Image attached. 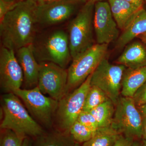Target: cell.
I'll return each mask as SVG.
<instances>
[{"label": "cell", "instance_id": "obj_10", "mask_svg": "<svg viewBox=\"0 0 146 146\" xmlns=\"http://www.w3.org/2000/svg\"><path fill=\"white\" fill-rule=\"evenodd\" d=\"M39 71L37 86L44 94L60 100L65 95L68 82V70L55 63H39Z\"/></svg>", "mask_w": 146, "mask_h": 146}, {"label": "cell", "instance_id": "obj_22", "mask_svg": "<svg viewBox=\"0 0 146 146\" xmlns=\"http://www.w3.org/2000/svg\"><path fill=\"white\" fill-rule=\"evenodd\" d=\"M109 100L102 90L97 86H91L86 95L83 110L89 112Z\"/></svg>", "mask_w": 146, "mask_h": 146}, {"label": "cell", "instance_id": "obj_28", "mask_svg": "<svg viewBox=\"0 0 146 146\" xmlns=\"http://www.w3.org/2000/svg\"><path fill=\"white\" fill-rule=\"evenodd\" d=\"M134 139L121 134L113 146H132Z\"/></svg>", "mask_w": 146, "mask_h": 146}, {"label": "cell", "instance_id": "obj_5", "mask_svg": "<svg viewBox=\"0 0 146 146\" xmlns=\"http://www.w3.org/2000/svg\"><path fill=\"white\" fill-rule=\"evenodd\" d=\"M108 45L96 44L72 59L68 70L65 95L81 85L106 58Z\"/></svg>", "mask_w": 146, "mask_h": 146}, {"label": "cell", "instance_id": "obj_4", "mask_svg": "<svg viewBox=\"0 0 146 146\" xmlns=\"http://www.w3.org/2000/svg\"><path fill=\"white\" fill-rule=\"evenodd\" d=\"M35 58L39 63L49 62L65 68L72 59L68 34L62 30H56L32 44Z\"/></svg>", "mask_w": 146, "mask_h": 146}, {"label": "cell", "instance_id": "obj_3", "mask_svg": "<svg viewBox=\"0 0 146 146\" xmlns=\"http://www.w3.org/2000/svg\"><path fill=\"white\" fill-rule=\"evenodd\" d=\"M96 2L85 3L68 26L69 46L72 59L94 45V18Z\"/></svg>", "mask_w": 146, "mask_h": 146}, {"label": "cell", "instance_id": "obj_39", "mask_svg": "<svg viewBox=\"0 0 146 146\" xmlns=\"http://www.w3.org/2000/svg\"><path fill=\"white\" fill-rule=\"evenodd\" d=\"M145 1L146 2V0H145Z\"/></svg>", "mask_w": 146, "mask_h": 146}, {"label": "cell", "instance_id": "obj_14", "mask_svg": "<svg viewBox=\"0 0 146 146\" xmlns=\"http://www.w3.org/2000/svg\"><path fill=\"white\" fill-rule=\"evenodd\" d=\"M16 53V57L23 73L25 89H32L37 86L39 64L35 56L32 44L22 47Z\"/></svg>", "mask_w": 146, "mask_h": 146}, {"label": "cell", "instance_id": "obj_20", "mask_svg": "<svg viewBox=\"0 0 146 146\" xmlns=\"http://www.w3.org/2000/svg\"><path fill=\"white\" fill-rule=\"evenodd\" d=\"M115 106L112 101L109 100L89 111L96 120L99 128L111 126Z\"/></svg>", "mask_w": 146, "mask_h": 146}, {"label": "cell", "instance_id": "obj_21", "mask_svg": "<svg viewBox=\"0 0 146 146\" xmlns=\"http://www.w3.org/2000/svg\"><path fill=\"white\" fill-rule=\"evenodd\" d=\"M61 131L44 133L36 137L35 146H75L68 136Z\"/></svg>", "mask_w": 146, "mask_h": 146}, {"label": "cell", "instance_id": "obj_37", "mask_svg": "<svg viewBox=\"0 0 146 146\" xmlns=\"http://www.w3.org/2000/svg\"><path fill=\"white\" fill-rule=\"evenodd\" d=\"M5 1H9L16 2H18L22 1V0H5Z\"/></svg>", "mask_w": 146, "mask_h": 146}, {"label": "cell", "instance_id": "obj_36", "mask_svg": "<svg viewBox=\"0 0 146 146\" xmlns=\"http://www.w3.org/2000/svg\"><path fill=\"white\" fill-rule=\"evenodd\" d=\"M84 1H85V2L86 3L87 1H94L96 2L97 1H103L104 0H84Z\"/></svg>", "mask_w": 146, "mask_h": 146}, {"label": "cell", "instance_id": "obj_25", "mask_svg": "<svg viewBox=\"0 0 146 146\" xmlns=\"http://www.w3.org/2000/svg\"><path fill=\"white\" fill-rule=\"evenodd\" d=\"M77 121L94 132H96L100 128L96 120L90 112L82 110L79 115Z\"/></svg>", "mask_w": 146, "mask_h": 146}, {"label": "cell", "instance_id": "obj_23", "mask_svg": "<svg viewBox=\"0 0 146 146\" xmlns=\"http://www.w3.org/2000/svg\"><path fill=\"white\" fill-rule=\"evenodd\" d=\"M96 132L76 120L71 126L69 134L78 143H82L90 140Z\"/></svg>", "mask_w": 146, "mask_h": 146}, {"label": "cell", "instance_id": "obj_33", "mask_svg": "<svg viewBox=\"0 0 146 146\" xmlns=\"http://www.w3.org/2000/svg\"><path fill=\"white\" fill-rule=\"evenodd\" d=\"M20 146H32L31 141L30 140L29 137L25 138L22 144Z\"/></svg>", "mask_w": 146, "mask_h": 146}, {"label": "cell", "instance_id": "obj_1", "mask_svg": "<svg viewBox=\"0 0 146 146\" xmlns=\"http://www.w3.org/2000/svg\"><path fill=\"white\" fill-rule=\"evenodd\" d=\"M35 0H22L0 21L2 46L15 52L32 44L35 38L36 11Z\"/></svg>", "mask_w": 146, "mask_h": 146}, {"label": "cell", "instance_id": "obj_34", "mask_svg": "<svg viewBox=\"0 0 146 146\" xmlns=\"http://www.w3.org/2000/svg\"><path fill=\"white\" fill-rule=\"evenodd\" d=\"M137 38H139L146 45V32L139 35Z\"/></svg>", "mask_w": 146, "mask_h": 146}, {"label": "cell", "instance_id": "obj_12", "mask_svg": "<svg viewBox=\"0 0 146 146\" xmlns=\"http://www.w3.org/2000/svg\"><path fill=\"white\" fill-rule=\"evenodd\" d=\"M94 26L97 44L108 45L119 36V27L107 2L95 3Z\"/></svg>", "mask_w": 146, "mask_h": 146}, {"label": "cell", "instance_id": "obj_26", "mask_svg": "<svg viewBox=\"0 0 146 146\" xmlns=\"http://www.w3.org/2000/svg\"><path fill=\"white\" fill-rule=\"evenodd\" d=\"M133 98L137 107L146 104V81L136 92Z\"/></svg>", "mask_w": 146, "mask_h": 146}, {"label": "cell", "instance_id": "obj_27", "mask_svg": "<svg viewBox=\"0 0 146 146\" xmlns=\"http://www.w3.org/2000/svg\"><path fill=\"white\" fill-rule=\"evenodd\" d=\"M18 2L0 0V21L2 20L6 14L11 10Z\"/></svg>", "mask_w": 146, "mask_h": 146}, {"label": "cell", "instance_id": "obj_18", "mask_svg": "<svg viewBox=\"0 0 146 146\" xmlns=\"http://www.w3.org/2000/svg\"><path fill=\"white\" fill-rule=\"evenodd\" d=\"M146 32V10L143 9L117 39L116 47L120 50L136 37Z\"/></svg>", "mask_w": 146, "mask_h": 146}, {"label": "cell", "instance_id": "obj_16", "mask_svg": "<svg viewBox=\"0 0 146 146\" xmlns=\"http://www.w3.org/2000/svg\"><path fill=\"white\" fill-rule=\"evenodd\" d=\"M116 63L131 69L146 67V47L139 42L131 43L127 46Z\"/></svg>", "mask_w": 146, "mask_h": 146}, {"label": "cell", "instance_id": "obj_9", "mask_svg": "<svg viewBox=\"0 0 146 146\" xmlns=\"http://www.w3.org/2000/svg\"><path fill=\"white\" fill-rule=\"evenodd\" d=\"M126 67L113 65L105 58L92 74L91 85L104 92L116 105L120 98L123 74Z\"/></svg>", "mask_w": 146, "mask_h": 146}, {"label": "cell", "instance_id": "obj_38", "mask_svg": "<svg viewBox=\"0 0 146 146\" xmlns=\"http://www.w3.org/2000/svg\"><path fill=\"white\" fill-rule=\"evenodd\" d=\"M143 146H146V140H143Z\"/></svg>", "mask_w": 146, "mask_h": 146}, {"label": "cell", "instance_id": "obj_7", "mask_svg": "<svg viewBox=\"0 0 146 146\" xmlns=\"http://www.w3.org/2000/svg\"><path fill=\"white\" fill-rule=\"evenodd\" d=\"M143 119L133 98L121 97L115 105L111 126L124 136L140 139L142 138Z\"/></svg>", "mask_w": 146, "mask_h": 146}, {"label": "cell", "instance_id": "obj_8", "mask_svg": "<svg viewBox=\"0 0 146 146\" xmlns=\"http://www.w3.org/2000/svg\"><path fill=\"white\" fill-rule=\"evenodd\" d=\"M14 94L23 101L29 112L37 123L47 128L52 126L58 101L46 96L37 86L31 89H19Z\"/></svg>", "mask_w": 146, "mask_h": 146}, {"label": "cell", "instance_id": "obj_17", "mask_svg": "<svg viewBox=\"0 0 146 146\" xmlns=\"http://www.w3.org/2000/svg\"><path fill=\"white\" fill-rule=\"evenodd\" d=\"M146 81V66L136 69L126 68L122 80V96L133 98Z\"/></svg>", "mask_w": 146, "mask_h": 146}, {"label": "cell", "instance_id": "obj_13", "mask_svg": "<svg viewBox=\"0 0 146 146\" xmlns=\"http://www.w3.org/2000/svg\"><path fill=\"white\" fill-rule=\"evenodd\" d=\"M76 0H61L38 4L36 11V25L51 26L67 21L72 16L78 4Z\"/></svg>", "mask_w": 146, "mask_h": 146}, {"label": "cell", "instance_id": "obj_35", "mask_svg": "<svg viewBox=\"0 0 146 146\" xmlns=\"http://www.w3.org/2000/svg\"><path fill=\"white\" fill-rule=\"evenodd\" d=\"M132 146H143V144L140 143L138 141H133V144H132Z\"/></svg>", "mask_w": 146, "mask_h": 146}, {"label": "cell", "instance_id": "obj_31", "mask_svg": "<svg viewBox=\"0 0 146 146\" xmlns=\"http://www.w3.org/2000/svg\"><path fill=\"white\" fill-rule=\"evenodd\" d=\"M142 138L143 140L146 141V117L143 119V133Z\"/></svg>", "mask_w": 146, "mask_h": 146}, {"label": "cell", "instance_id": "obj_30", "mask_svg": "<svg viewBox=\"0 0 146 146\" xmlns=\"http://www.w3.org/2000/svg\"><path fill=\"white\" fill-rule=\"evenodd\" d=\"M38 4H43L53 2L56 1H61V0H35ZM78 1L81 3H85L84 0H76Z\"/></svg>", "mask_w": 146, "mask_h": 146}, {"label": "cell", "instance_id": "obj_32", "mask_svg": "<svg viewBox=\"0 0 146 146\" xmlns=\"http://www.w3.org/2000/svg\"><path fill=\"white\" fill-rule=\"evenodd\" d=\"M138 108L143 118L146 117V104Z\"/></svg>", "mask_w": 146, "mask_h": 146}, {"label": "cell", "instance_id": "obj_2", "mask_svg": "<svg viewBox=\"0 0 146 146\" xmlns=\"http://www.w3.org/2000/svg\"><path fill=\"white\" fill-rule=\"evenodd\" d=\"M1 100V129H9L22 137H37L44 132L14 93L5 94Z\"/></svg>", "mask_w": 146, "mask_h": 146}, {"label": "cell", "instance_id": "obj_29", "mask_svg": "<svg viewBox=\"0 0 146 146\" xmlns=\"http://www.w3.org/2000/svg\"><path fill=\"white\" fill-rule=\"evenodd\" d=\"M132 5L138 9H143L144 4V0H125Z\"/></svg>", "mask_w": 146, "mask_h": 146}, {"label": "cell", "instance_id": "obj_6", "mask_svg": "<svg viewBox=\"0 0 146 146\" xmlns=\"http://www.w3.org/2000/svg\"><path fill=\"white\" fill-rule=\"evenodd\" d=\"M91 74L78 88L58 101L55 118L60 131L69 134V131L83 110L86 95L91 87Z\"/></svg>", "mask_w": 146, "mask_h": 146}, {"label": "cell", "instance_id": "obj_24", "mask_svg": "<svg viewBox=\"0 0 146 146\" xmlns=\"http://www.w3.org/2000/svg\"><path fill=\"white\" fill-rule=\"evenodd\" d=\"M0 146H20L25 138L9 129H1Z\"/></svg>", "mask_w": 146, "mask_h": 146}, {"label": "cell", "instance_id": "obj_15", "mask_svg": "<svg viewBox=\"0 0 146 146\" xmlns=\"http://www.w3.org/2000/svg\"><path fill=\"white\" fill-rule=\"evenodd\" d=\"M108 1L118 27L122 31L129 25L143 9L137 8L125 0Z\"/></svg>", "mask_w": 146, "mask_h": 146}, {"label": "cell", "instance_id": "obj_11", "mask_svg": "<svg viewBox=\"0 0 146 146\" xmlns=\"http://www.w3.org/2000/svg\"><path fill=\"white\" fill-rule=\"evenodd\" d=\"M15 52L2 46L0 50V87L4 94L14 93L21 89L24 76Z\"/></svg>", "mask_w": 146, "mask_h": 146}, {"label": "cell", "instance_id": "obj_19", "mask_svg": "<svg viewBox=\"0 0 146 146\" xmlns=\"http://www.w3.org/2000/svg\"><path fill=\"white\" fill-rule=\"evenodd\" d=\"M121 134L111 126L100 128L89 141L75 146H113Z\"/></svg>", "mask_w": 146, "mask_h": 146}]
</instances>
